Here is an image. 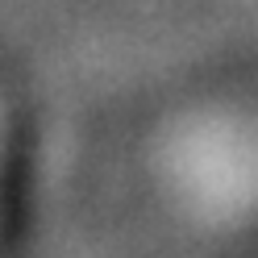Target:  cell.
I'll return each instance as SVG.
<instances>
[{"label": "cell", "mask_w": 258, "mask_h": 258, "mask_svg": "<svg viewBox=\"0 0 258 258\" xmlns=\"http://www.w3.org/2000/svg\"><path fill=\"white\" fill-rule=\"evenodd\" d=\"M0 183H5V112H0Z\"/></svg>", "instance_id": "6da1fadb"}]
</instances>
